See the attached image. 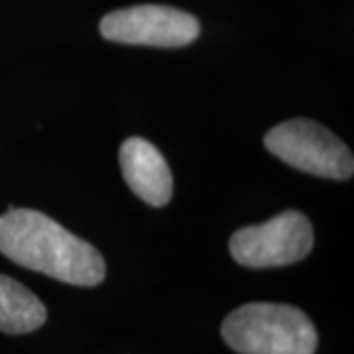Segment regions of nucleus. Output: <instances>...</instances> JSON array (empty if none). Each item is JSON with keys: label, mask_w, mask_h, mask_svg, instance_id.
<instances>
[{"label": "nucleus", "mask_w": 354, "mask_h": 354, "mask_svg": "<svg viewBox=\"0 0 354 354\" xmlns=\"http://www.w3.org/2000/svg\"><path fill=\"white\" fill-rule=\"evenodd\" d=\"M221 335L239 354H315V325L286 304H246L223 321Z\"/></svg>", "instance_id": "f03ea898"}, {"label": "nucleus", "mask_w": 354, "mask_h": 354, "mask_svg": "<svg viewBox=\"0 0 354 354\" xmlns=\"http://www.w3.org/2000/svg\"><path fill=\"white\" fill-rule=\"evenodd\" d=\"M199 20L191 14L160 4H140L114 10L101 20V34L111 41L181 48L197 39Z\"/></svg>", "instance_id": "39448f33"}, {"label": "nucleus", "mask_w": 354, "mask_h": 354, "mask_svg": "<svg viewBox=\"0 0 354 354\" xmlns=\"http://www.w3.org/2000/svg\"><path fill=\"white\" fill-rule=\"evenodd\" d=\"M0 252L18 266L71 286H99L106 266L95 246L32 209L0 216Z\"/></svg>", "instance_id": "f257e3e1"}, {"label": "nucleus", "mask_w": 354, "mask_h": 354, "mask_svg": "<svg viewBox=\"0 0 354 354\" xmlns=\"http://www.w3.org/2000/svg\"><path fill=\"white\" fill-rule=\"evenodd\" d=\"M266 150L295 169L317 177L348 179L354 171L353 152L330 130L307 118H295L268 130Z\"/></svg>", "instance_id": "7ed1b4c3"}, {"label": "nucleus", "mask_w": 354, "mask_h": 354, "mask_svg": "<svg viewBox=\"0 0 354 354\" xmlns=\"http://www.w3.org/2000/svg\"><path fill=\"white\" fill-rule=\"evenodd\" d=\"M48 319V309L20 281L0 274V330L26 335L39 329Z\"/></svg>", "instance_id": "0eeeda50"}, {"label": "nucleus", "mask_w": 354, "mask_h": 354, "mask_svg": "<svg viewBox=\"0 0 354 354\" xmlns=\"http://www.w3.org/2000/svg\"><path fill=\"white\" fill-rule=\"evenodd\" d=\"M120 167L128 187L142 201L164 207L171 199L174 177L160 150L144 138H128L120 148Z\"/></svg>", "instance_id": "423d86ee"}, {"label": "nucleus", "mask_w": 354, "mask_h": 354, "mask_svg": "<svg viewBox=\"0 0 354 354\" xmlns=\"http://www.w3.org/2000/svg\"><path fill=\"white\" fill-rule=\"evenodd\" d=\"M313 248V227L299 211L244 227L230 239V254L246 268H278L304 260Z\"/></svg>", "instance_id": "20e7f679"}]
</instances>
